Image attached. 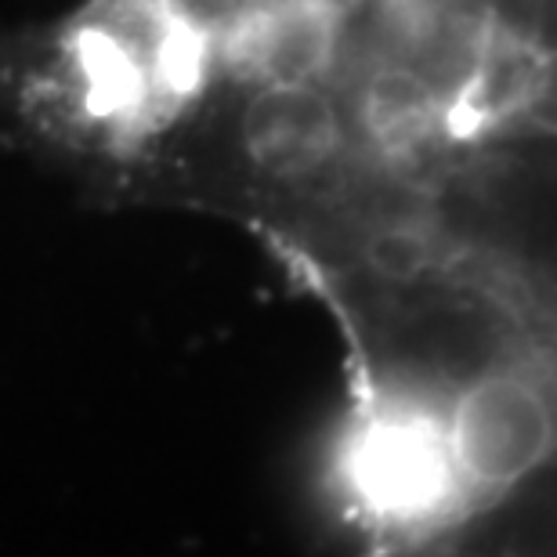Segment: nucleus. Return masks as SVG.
I'll return each instance as SVG.
<instances>
[{
	"instance_id": "f257e3e1",
	"label": "nucleus",
	"mask_w": 557,
	"mask_h": 557,
	"mask_svg": "<svg viewBox=\"0 0 557 557\" xmlns=\"http://www.w3.org/2000/svg\"><path fill=\"white\" fill-rule=\"evenodd\" d=\"M207 70L199 0H84L0 54V102L113 188L193 113Z\"/></svg>"
},
{
	"instance_id": "f03ea898",
	"label": "nucleus",
	"mask_w": 557,
	"mask_h": 557,
	"mask_svg": "<svg viewBox=\"0 0 557 557\" xmlns=\"http://www.w3.org/2000/svg\"><path fill=\"white\" fill-rule=\"evenodd\" d=\"M344 482L381 529H420L449 507L460 482L445 420L398 395H376L344 442Z\"/></svg>"
},
{
	"instance_id": "7ed1b4c3",
	"label": "nucleus",
	"mask_w": 557,
	"mask_h": 557,
	"mask_svg": "<svg viewBox=\"0 0 557 557\" xmlns=\"http://www.w3.org/2000/svg\"><path fill=\"white\" fill-rule=\"evenodd\" d=\"M460 482L504 488L529 478L550 456L554 413L547 395L518 373L478 376L445 417Z\"/></svg>"
},
{
	"instance_id": "20e7f679",
	"label": "nucleus",
	"mask_w": 557,
	"mask_h": 557,
	"mask_svg": "<svg viewBox=\"0 0 557 557\" xmlns=\"http://www.w3.org/2000/svg\"><path fill=\"white\" fill-rule=\"evenodd\" d=\"M344 113V156L359 138L376 160L413 163L445 138V91L413 62L384 51L355 81Z\"/></svg>"
},
{
	"instance_id": "39448f33",
	"label": "nucleus",
	"mask_w": 557,
	"mask_h": 557,
	"mask_svg": "<svg viewBox=\"0 0 557 557\" xmlns=\"http://www.w3.org/2000/svg\"><path fill=\"white\" fill-rule=\"evenodd\" d=\"M540 51L507 29H488L460 81L445 95V138L467 141L488 127L521 116L536 76Z\"/></svg>"
},
{
	"instance_id": "423d86ee",
	"label": "nucleus",
	"mask_w": 557,
	"mask_h": 557,
	"mask_svg": "<svg viewBox=\"0 0 557 557\" xmlns=\"http://www.w3.org/2000/svg\"><path fill=\"white\" fill-rule=\"evenodd\" d=\"M355 261L359 269L387 289L420 286L438 272L442 239L431 225L409 214H381L366 221L355 239Z\"/></svg>"
},
{
	"instance_id": "0eeeda50",
	"label": "nucleus",
	"mask_w": 557,
	"mask_h": 557,
	"mask_svg": "<svg viewBox=\"0 0 557 557\" xmlns=\"http://www.w3.org/2000/svg\"><path fill=\"white\" fill-rule=\"evenodd\" d=\"M532 131L557 138V48L540 51L536 76H532L529 98L521 106V116Z\"/></svg>"
}]
</instances>
